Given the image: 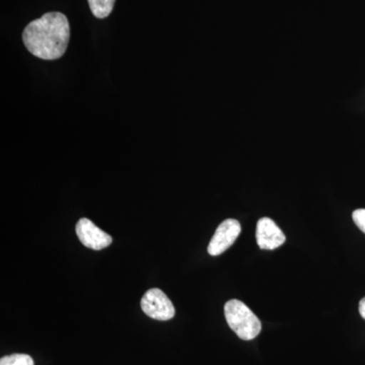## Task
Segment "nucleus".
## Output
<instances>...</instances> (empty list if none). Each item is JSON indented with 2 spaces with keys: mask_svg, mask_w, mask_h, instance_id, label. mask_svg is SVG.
Wrapping results in <instances>:
<instances>
[{
  "mask_svg": "<svg viewBox=\"0 0 365 365\" xmlns=\"http://www.w3.org/2000/svg\"><path fill=\"white\" fill-rule=\"evenodd\" d=\"M91 13L98 19H105L111 14L116 0H88Z\"/></svg>",
  "mask_w": 365,
  "mask_h": 365,
  "instance_id": "0eeeda50",
  "label": "nucleus"
},
{
  "mask_svg": "<svg viewBox=\"0 0 365 365\" xmlns=\"http://www.w3.org/2000/svg\"><path fill=\"white\" fill-rule=\"evenodd\" d=\"M359 314L365 319V297L360 300L359 302Z\"/></svg>",
  "mask_w": 365,
  "mask_h": 365,
  "instance_id": "9d476101",
  "label": "nucleus"
},
{
  "mask_svg": "<svg viewBox=\"0 0 365 365\" xmlns=\"http://www.w3.org/2000/svg\"><path fill=\"white\" fill-rule=\"evenodd\" d=\"M140 304L144 314L158 321H169L176 314L174 304L158 288L148 290L141 299Z\"/></svg>",
  "mask_w": 365,
  "mask_h": 365,
  "instance_id": "7ed1b4c3",
  "label": "nucleus"
},
{
  "mask_svg": "<svg viewBox=\"0 0 365 365\" xmlns=\"http://www.w3.org/2000/svg\"><path fill=\"white\" fill-rule=\"evenodd\" d=\"M353 222L365 234V209H357L352 213Z\"/></svg>",
  "mask_w": 365,
  "mask_h": 365,
  "instance_id": "1a4fd4ad",
  "label": "nucleus"
},
{
  "mask_svg": "<svg viewBox=\"0 0 365 365\" xmlns=\"http://www.w3.org/2000/svg\"><path fill=\"white\" fill-rule=\"evenodd\" d=\"M241 223L237 220H225L220 223V227L216 230L215 235L209 242L208 253L211 256H218L225 253L228 248L234 245L235 240L241 234Z\"/></svg>",
  "mask_w": 365,
  "mask_h": 365,
  "instance_id": "20e7f679",
  "label": "nucleus"
},
{
  "mask_svg": "<svg viewBox=\"0 0 365 365\" xmlns=\"http://www.w3.org/2000/svg\"><path fill=\"white\" fill-rule=\"evenodd\" d=\"M225 314L228 326L242 340H253L260 334V319L241 300H228Z\"/></svg>",
  "mask_w": 365,
  "mask_h": 365,
  "instance_id": "f03ea898",
  "label": "nucleus"
},
{
  "mask_svg": "<svg viewBox=\"0 0 365 365\" xmlns=\"http://www.w3.org/2000/svg\"><path fill=\"white\" fill-rule=\"evenodd\" d=\"M256 240L259 248L275 250L284 244L285 235L272 220L263 217L257 223Z\"/></svg>",
  "mask_w": 365,
  "mask_h": 365,
  "instance_id": "423d86ee",
  "label": "nucleus"
},
{
  "mask_svg": "<svg viewBox=\"0 0 365 365\" xmlns=\"http://www.w3.org/2000/svg\"><path fill=\"white\" fill-rule=\"evenodd\" d=\"M71 39V26L61 13H47L31 21L23 33V41L29 52L44 60L61 58Z\"/></svg>",
  "mask_w": 365,
  "mask_h": 365,
  "instance_id": "f257e3e1",
  "label": "nucleus"
},
{
  "mask_svg": "<svg viewBox=\"0 0 365 365\" xmlns=\"http://www.w3.org/2000/svg\"><path fill=\"white\" fill-rule=\"evenodd\" d=\"M0 365H35V362L30 355L14 353V354L1 357Z\"/></svg>",
  "mask_w": 365,
  "mask_h": 365,
  "instance_id": "6e6552de",
  "label": "nucleus"
},
{
  "mask_svg": "<svg viewBox=\"0 0 365 365\" xmlns=\"http://www.w3.org/2000/svg\"><path fill=\"white\" fill-rule=\"evenodd\" d=\"M76 232L81 244L86 248L95 250V251L108 248L113 242L111 235L101 230L88 218L79 220Z\"/></svg>",
  "mask_w": 365,
  "mask_h": 365,
  "instance_id": "39448f33",
  "label": "nucleus"
}]
</instances>
